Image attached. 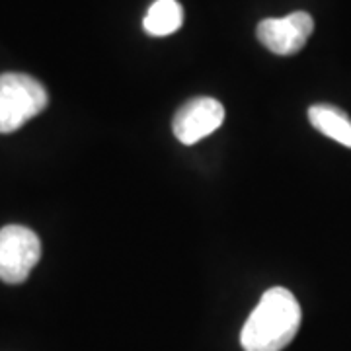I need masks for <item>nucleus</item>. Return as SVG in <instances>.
<instances>
[{
	"mask_svg": "<svg viewBox=\"0 0 351 351\" xmlns=\"http://www.w3.org/2000/svg\"><path fill=\"white\" fill-rule=\"evenodd\" d=\"M301 304L285 287L265 291L240 332L244 351H283L301 328Z\"/></svg>",
	"mask_w": 351,
	"mask_h": 351,
	"instance_id": "1",
	"label": "nucleus"
},
{
	"mask_svg": "<svg viewBox=\"0 0 351 351\" xmlns=\"http://www.w3.org/2000/svg\"><path fill=\"white\" fill-rule=\"evenodd\" d=\"M49 104L45 86L22 73L0 75V133H14Z\"/></svg>",
	"mask_w": 351,
	"mask_h": 351,
	"instance_id": "2",
	"label": "nucleus"
},
{
	"mask_svg": "<svg viewBox=\"0 0 351 351\" xmlns=\"http://www.w3.org/2000/svg\"><path fill=\"white\" fill-rule=\"evenodd\" d=\"M41 256L38 234L22 225L0 228V281L24 283Z\"/></svg>",
	"mask_w": 351,
	"mask_h": 351,
	"instance_id": "3",
	"label": "nucleus"
},
{
	"mask_svg": "<svg viewBox=\"0 0 351 351\" xmlns=\"http://www.w3.org/2000/svg\"><path fill=\"white\" fill-rule=\"evenodd\" d=\"M314 32L311 14L293 12L285 18H265L258 24L256 36L265 49L276 55H295L306 45Z\"/></svg>",
	"mask_w": 351,
	"mask_h": 351,
	"instance_id": "4",
	"label": "nucleus"
},
{
	"mask_svg": "<svg viewBox=\"0 0 351 351\" xmlns=\"http://www.w3.org/2000/svg\"><path fill=\"white\" fill-rule=\"evenodd\" d=\"M225 121V108L215 98H193L186 101L172 121V131L182 145H195L209 137Z\"/></svg>",
	"mask_w": 351,
	"mask_h": 351,
	"instance_id": "5",
	"label": "nucleus"
},
{
	"mask_svg": "<svg viewBox=\"0 0 351 351\" xmlns=\"http://www.w3.org/2000/svg\"><path fill=\"white\" fill-rule=\"evenodd\" d=\"M311 125L328 138L351 149V119L336 106L318 104L308 110Z\"/></svg>",
	"mask_w": 351,
	"mask_h": 351,
	"instance_id": "6",
	"label": "nucleus"
},
{
	"mask_svg": "<svg viewBox=\"0 0 351 351\" xmlns=\"http://www.w3.org/2000/svg\"><path fill=\"white\" fill-rule=\"evenodd\" d=\"M182 22L184 8L178 0H154L143 20V27L152 38H166L178 32Z\"/></svg>",
	"mask_w": 351,
	"mask_h": 351,
	"instance_id": "7",
	"label": "nucleus"
}]
</instances>
